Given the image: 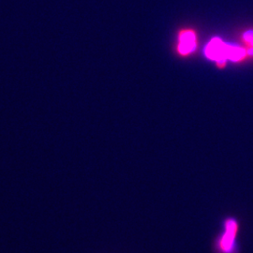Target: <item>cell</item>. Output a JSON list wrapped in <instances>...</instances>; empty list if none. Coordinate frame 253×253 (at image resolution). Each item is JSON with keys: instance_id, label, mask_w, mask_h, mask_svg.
Segmentation results:
<instances>
[{"instance_id": "1", "label": "cell", "mask_w": 253, "mask_h": 253, "mask_svg": "<svg viewBox=\"0 0 253 253\" xmlns=\"http://www.w3.org/2000/svg\"><path fill=\"white\" fill-rule=\"evenodd\" d=\"M238 232L237 221L229 218L224 224V232L218 241V249L222 253H235L236 251L235 238Z\"/></svg>"}, {"instance_id": "2", "label": "cell", "mask_w": 253, "mask_h": 253, "mask_svg": "<svg viewBox=\"0 0 253 253\" xmlns=\"http://www.w3.org/2000/svg\"><path fill=\"white\" fill-rule=\"evenodd\" d=\"M227 51L228 46L225 45L220 40L214 39L207 47L206 54L210 59H215L218 61V63H220L224 62L225 58H227Z\"/></svg>"}, {"instance_id": "4", "label": "cell", "mask_w": 253, "mask_h": 253, "mask_svg": "<svg viewBox=\"0 0 253 253\" xmlns=\"http://www.w3.org/2000/svg\"><path fill=\"white\" fill-rule=\"evenodd\" d=\"M244 56V51L240 48H235L228 46L227 51V58H230L232 60H239Z\"/></svg>"}, {"instance_id": "3", "label": "cell", "mask_w": 253, "mask_h": 253, "mask_svg": "<svg viewBox=\"0 0 253 253\" xmlns=\"http://www.w3.org/2000/svg\"><path fill=\"white\" fill-rule=\"evenodd\" d=\"M195 47V36L192 31H185L181 34L179 51L181 54H189Z\"/></svg>"}]
</instances>
